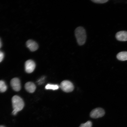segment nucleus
<instances>
[{
    "instance_id": "1",
    "label": "nucleus",
    "mask_w": 127,
    "mask_h": 127,
    "mask_svg": "<svg viewBox=\"0 0 127 127\" xmlns=\"http://www.w3.org/2000/svg\"><path fill=\"white\" fill-rule=\"evenodd\" d=\"M75 35L79 45H83L85 44L87 39V34L85 30L83 27L79 26L76 29Z\"/></svg>"
},
{
    "instance_id": "2",
    "label": "nucleus",
    "mask_w": 127,
    "mask_h": 127,
    "mask_svg": "<svg viewBox=\"0 0 127 127\" xmlns=\"http://www.w3.org/2000/svg\"><path fill=\"white\" fill-rule=\"evenodd\" d=\"M12 103L13 110L19 112L23 109L24 106V103L20 97L15 95L12 98Z\"/></svg>"
},
{
    "instance_id": "3",
    "label": "nucleus",
    "mask_w": 127,
    "mask_h": 127,
    "mask_svg": "<svg viewBox=\"0 0 127 127\" xmlns=\"http://www.w3.org/2000/svg\"><path fill=\"white\" fill-rule=\"evenodd\" d=\"M60 87L64 92L69 93L74 90V87L73 84L68 80L63 81L60 84Z\"/></svg>"
},
{
    "instance_id": "4",
    "label": "nucleus",
    "mask_w": 127,
    "mask_h": 127,
    "mask_svg": "<svg viewBox=\"0 0 127 127\" xmlns=\"http://www.w3.org/2000/svg\"><path fill=\"white\" fill-rule=\"evenodd\" d=\"M105 114V112L102 108H97L92 110L90 115L92 118L97 119L103 117Z\"/></svg>"
},
{
    "instance_id": "5",
    "label": "nucleus",
    "mask_w": 127,
    "mask_h": 127,
    "mask_svg": "<svg viewBox=\"0 0 127 127\" xmlns=\"http://www.w3.org/2000/svg\"><path fill=\"white\" fill-rule=\"evenodd\" d=\"M36 67L35 63L34 61L29 60L26 61L25 63V68L27 72L30 73L33 72Z\"/></svg>"
},
{
    "instance_id": "6",
    "label": "nucleus",
    "mask_w": 127,
    "mask_h": 127,
    "mask_svg": "<svg viewBox=\"0 0 127 127\" xmlns=\"http://www.w3.org/2000/svg\"><path fill=\"white\" fill-rule=\"evenodd\" d=\"M11 85L15 91L18 92L21 89V85L20 80L17 78L12 79L10 82Z\"/></svg>"
},
{
    "instance_id": "7",
    "label": "nucleus",
    "mask_w": 127,
    "mask_h": 127,
    "mask_svg": "<svg viewBox=\"0 0 127 127\" xmlns=\"http://www.w3.org/2000/svg\"><path fill=\"white\" fill-rule=\"evenodd\" d=\"M27 47L31 51H35L37 50L38 48V46L35 41L29 40L26 42Z\"/></svg>"
},
{
    "instance_id": "8",
    "label": "nucleus",
    "mask_w": 127,
    "mask_h": 127,
    "mask_svg": "<svg viewBox=\"0 0 127 127\" xmlns=\"http://www.w3.org/2000/svg\"><path fill=\"white\" fill-rule=\"evenodd\" d=\"M116 39L119 41H127V32L121 31L117 32L116 35Z\"/></svg>"
},
{
    "instance_id": "9",
    "label": "nucleus",
    "mask_w": 127,
    "mask_h": 127,
    "mask_svg": "<svg viewBox=\"0 0 127 127\" xmlns=\"http://www.w3.org/2000/svg\"><path fill=\"white\" fill-rule=\"evenodd\" d=\"M25 88L27 91L29 93H33L35 91L36 86L33 82H29L25 84Z\"/></svg>"
},
{
    "instance_id": "10",
    "label": "nucleus",
    "mask_w": 127,
    "mask_h": 127,
    "mask_svg": "<svg viewBox=\"0 0 127 127\" xmlns=\"http://www.w3.org/2000/svg\"><path fill=\"white\" fill-rule=\"evenodd\" d=\"M117 59L121 61L127 60V52H122L118 54L117 56Z\"/></svg>"
},
{
    "instance_id": "11",
    "label": "nucleus",
    "mask_w": 127,
    "mask_h": 127,
    "mask_svg": "<svg viewBox=\"0 0 127 127\" xmlns=\"http://www.w3.org/2000/svg\"><path fill=\"white\" fill-rule=\"evenodd\" d=\"M45 88L47 90H58L59 88V86L57 85L48 84L46 86Z\"/></svg>"
},
{
    "instance_id": "12",
    "label": "nucleus",
    "mask_w": 127,
    "mask_h": 127,
    "mask_svg": "<svg viewBox=\"0 0 127 127\" xmlns=\"http://www.w3.org/2000/svg\"><path fill=\"white\" fill-rule=\"evenodd\" d=\"M7 89V85L4 81H0V92L4 93L6 91Z\"/></svg>"
},
{
    "instance_id": "13",
    "label": "nucleus",
    "mask_w": 127,
    "mask_h": 127,
    "mask_svg": "<svg viewBox=\"0 0 127 127\" xmlns=\"http://www.w3.org/2000/svg\"><path fill=\"white\" fill-rule=\"evenodd\" d=\"M92 123L90 121H88L85 124H81L79 127H92Z\"/></svg>"
},
{
    "instance_id": "14",
    "label": "nucleus",
    "mask_w": 127,
    "mask_h": 127,
    "mask_svg": "<svg viewBox=\"0 0 127 127\" xmlns=\"http://www.w3.org/2000/svg\"><path fill=\"white\" fill-rule=\"evenodd\" d=\"M93 2L98 4L104 3L108 1V0H91Z\"/></svg>"
},
{
    "instance_id": "15",
    "label": "nucleus",
    "mask_w": 127,
    "mask_h": 127,
    "mask_svg": "<svg viewBox=\"0 0 127 127\" xmlns=\"http://www.w3.org/2000/svg\"><path fill=\"white\" fill-rule=\"evenodd\" d=\"M4 57V54L2 52L0 51V63L3 59Z\"/></svg>"
},
{
    "instance_id": "16",
    "label": "nucleus",
    "mask_w": 127,
    "mask_h": 127,
    "mask_svg": "<svg viewBox=\"0 0 127 127\" xmlns=\"http://www.w3.org/2000/svg\"><path fill=\"white\" fill-rule=\"evenodd\" d=\"M44 79H45V77H42V78L40 79L38 81V82L39 84H42L43 82V81L44 80Z\"/></svg>"
},
{
    "instance_id": "17",
    "label": "nucleus",
    "mask_w": 127,
    "mask_h": 127,
    "mask_svg": "<svg viewBox=\"0 0 127 127\" xmlns=\"http://www.w3.org/2000/svg\"><path fill=\"white\" fill-rule=\"evenodd\" d=\"M18 112H17L16 111L13 110V111H12V114L13 115H16Z\"/></svg>"
},
{
    "instance_id": "18",
    "label": "nucleus",
    "mask_w": 127,
    "mask_h": 127,
    "mask_svg": "<svg viewBox=\"0 0 127 127\" xmlns=\"http://www.w3.org/2000/svg\"><path fill=\"white\" fill-rule=\"evenodd\" d=\"M1 46H2V43H1V40L0 39V49L1 48Z\"/></svg>"
},
{
    "instance_id": "19",
    "label": "nucleus",
    "mask_w": 127,
    "mask_h": 127,
    "mask_svg": "<svg viewBox=\"0 0 127 127\" xmlns=\"http://www.w3.org/2000/svg\"><path fill=\"white\" fill-rule=\"evenodd\" d=\"M0 127H5L3 126H2V125H1V126H0Z\"/></svg>"
}]
</instances>
